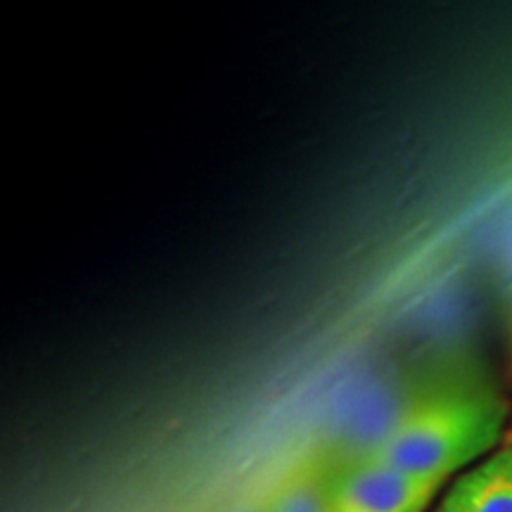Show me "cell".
<instances>
[{
    "label": "cell",
    "instance_id": "277c9868",
    "mask_svg": "<svg viewBox=\"0 0 512 512\" xmlns=\"http://www.w3.org/2000/svg\"><path fill=\"white\" fill-rule=\"evenodd\" d=\"M266 512H332L328 460L311 458L292 467L264 498Z\"/></svg>",
    "mask_w": 512,
    "mask_h": 512
},
{
    "label": "cell",
    "instance_id": "8992f818",
    "mask_svg": "<svg viewBox=\"0 0 512 512\" xmlns=\"http://www.w3.org/2000/svg\"><path fill=\"white\" fill-rule=\"evenodd\" d=\"M247 512H266V510H264V501H261V505H256V508L247 510Z\"/></svg>",
    "mask_w": 512,
    "mask_h": 512
},
{
    "label": "cell",
    "instance_id": "6da1fadb",
    "mask_svg": "<svg viewBox=\"0 0 512 512\" xmlns=\"http://www.w3.org/2000/svg\"><path fill=\"white\" fill-rule=\"evenodd\" d=\"M505 420L508 403L496 389L467 377H446L408 396L384 437L361 453L446 484L453 472L505 441Z\"/></svg>",
    "mask_w": 512,
    "mask_h": 512
},
{
    "label": "cell",
    "instance_id": "3957f363",
    "mask_svg": "<svg viewBox=\"0 0 512 512\" xmlns=\"http://www.w3.org/2000/svg\"><path fill=\"white\" fill-rule=\"evenodd\" d=\"M434 512H512V451L501 446L463 472Z\"/></svg>",
    "mask_w": 512,
    "mask_h": 512
},
{
    "label": "cell",
    "instance_id": "5b68a950",
    "mask_svg": "<svg viewBox=\"0 0 512 512\" xmlns=\"http://www.w3.org/2000/svg\"><path fill=\"white\" fill-rule=\"evenodd\" d=\"M503 446H508L510 451H512V425H510V430H508V434H505V441H503Z\"/></svg>",
    "mask_w": 512,
    "mask_h": 512
},
{
    "label": "cell",
    "instance_id": "7a4b0ae2",
    "mask_svg": "<svg viewBox=\"0 0 512 512\" xmlns=\"http://www.w3.org/2000/svg\"><path fill=\"white\" fill-rule=\"evenodd\" d=\"M441 486L396 470L368 453L328 460L332 512H425Z\"/></svg>",
    "mask_w": 512,
    "mask_h": 512
}]
</instances>
